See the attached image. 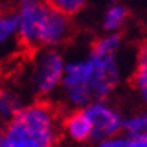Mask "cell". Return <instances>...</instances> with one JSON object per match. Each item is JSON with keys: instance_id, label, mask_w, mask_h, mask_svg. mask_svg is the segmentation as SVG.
I'll list each match as a JSON object with an SVG mask.
<instances>
[{"instance_id": "6da1fadb", "label": "cell", "mask_w": 147, "mask_h": 147, "mask_svg": "<svg viewBox=\"0 0 147 147\" xmlns=\"http://www.w3.org/2000/svg\"><path fill=\"white\" fill-rule=\"evenodd\" d=\"M17 38L32 50H57L71 36V18L59 12L51 3L24 0L14 12Z\"/></svg>"}, {"instance_id": "7a4b0ae2", "label": "cell", "mask_w": 147, "mask_h": 147, "mask_svg": "<svg viewBox=\"0 0 147 147\" xmlns=\"http://www.w3.org/2000/svg\"><path fill=\"white\" fill-rule=\"evenodd\" d=\"M59 135L57 111L48 102L36 101L5 123L2 147H56Z\"/></svg>"}, {"instance_id": "3957f363", "label": "cell", "mask_w": 147, "mask_h": 147, "mask_svg": "<svg viewBox=\"0 0 147 147\" xmlns=\"http://www.w3.org/2000/svg\"><path fill=\"white\" fill-rule=\"evenodd\" d=\"M123 38L120 33L104 35L93 42L86 56L90 65V87L96 99H108L122 80L119 51Z\"/></svg>"}, {"instance_id": "277c9868", "label": "cell", "mask_w": 147, "mask_h": 147, "mask_svg": "<svg viewBox=\"0 0 147 147\" xmlns=\"http://www.w3.org/2000/svg\"><path fill=\"white\" fill-rule=\"evenodd\" d=\"M66 60L59 50H38L30 71V87L38 98H48L60 89Z\"/></svg>"}, {"instance_id": "5b68a950", "label": "cell", "mask_w": 147, "mask_h": 147, "mask_svg": "<svg viewBox=\"0 0 147 147\" xmlns=\"http://www.w3.org/2000/svg\"><path fill=\"white\" fill-rule=\"evenodd\" d=\"M60 92L63 101L72 110H81L95 101L90 87V65L86 57L66 60Z\"/></svg>"}, {"instance_id": "8992f818", "label": "cell", "mask_w": 147, "mask_h": 147, "mask_svg": "<svg viewBox=\"0 0 147 147\" xmlns=\"http://www.w3.org/2000/svg\"><path fill=\"white\" fill-rule=\"evenodd\" d=\"M92 126V141L98 143L104 138L120 134L122 114L108 99H96L81 108Z\"/></svg>"}, {"instance_id": "52a82bcc", "label": "cell", "mask_w": 147, "mask_h": 147, "mask_svg": "<svg viewBox=\"0 0 147 147\" xmlns=\"http://www.w3.org/2000/svg\"><path fill=\"white\" fill-rule=\"evenodd\" d=\"M65 135L74 143L92 141V126L83 110H72L62 123Z\"/></svg>"}, {"instance_id": "ba28073f", "label": "cell", "mask_w": 147, "mask_h": 147, "mask_svg": "<svg viewBox=\"0 0 147 147\" xmlns=\"http://www.w3.org/2000/svg\"><path fill=\"white\" fill-rule=\"evenodd\" d=\"M129 18V9L122 3H111L104 11L102 15V29L107 32V35L111 33H120L125 27L126 21Z\"/></svg>"}, {"instance_id": "9c48e42d", "label": "cell", "mask_w": 147, "mask_h": 147, "mask_svg": "<svg viewBox=\"0 0 147 147\" xmlns=\"http://www.w3.org/2000/svg\"><path fill=\"white\" fill-rule=\"evenodd\" d=\"M24 105L26 102L18 90L12 87H0V119L5 123L21 111Z\"/></svg>"}, {"instance_id": "30bf717a", "label": "cell", "mask_w": 147, "mask_h": 147, "mask_svg": "<svg viewBox=\"0 0 147 147\" xmlns=\"http://www.w3.org/2000/svg\"><path fill=\"white\" fill-rule=\"evenodd\" d=\"M135 71H134V86L138 92L140 98L146 102L147 99V51L146 45L140 48L137 60H135Z\"/></svg>"}, {"instance_id": "8fae6325", "label": "cell", "mask_w": 147, "mask_h": 147, "mask_svg": "<svg viewBox=\"0 0 147 147\" xmlns=\"http://www.w3.org/2000/svg\"><path fill=\"white\" fill-rule=\"evenodd\" d=\"M120 134L126 138L147 137V116L146 113H137L122 120Z\"/></svg>"}, {"instance_id": "7c38bea8", "label": "cell", "mask_w": 147, "mask_h": 147, "mask_svg": "<svg viewBox=\"0 0 147 147\" xmlns=\"http://www.w3.org/2000/svg\"><path fill=\"white\" fill-rule=\"evenodd\" d=\"M17 38V18L14 12L0 11V48Z\"/></svg>"}, {"instance_id": "4fadbf2b", "label": "cell", "mask_w": 147, "mask_h": 147, "mask_svg": "<svg viewBox=\"0 0 147 147\" xmlns=\"http://www.w3.org/2000/svg\"><path fill=\"white\" fill-rule=\"evenodd\" d=\"M51 5L68 18L80 14L86 8V2H83V0H56Z\"/></svg>"}, {"instance_id": "5bb4252c", "label": "cell", "mask_w": 147, "mask_h": 147, "mask_svg": "<svg viewBox=\"0 0 147 147\" xmlns=\"http://www.w3.org/2000/svg\"><path fill=\"white\" fill-rule=\"evenodd\" d=\"M126 144H128V138L122 134H117V135L104 138L95 143V147H126Z\"/></svg>"}, {"instance_id": "9a60e30c", "label": "cell", "mask_w": 147, "mask_h": 147, "mask_svg": "<svg viewBox=\"0 0 147 147\" xmlns=\"http://www.w3.org/2000/svg\"><path fill=\"white\" fill-rule=\"evenodd\" d=\"M126 147H147V137L141 138H128Z\"/></svg>"}, {"instance_id": "2e32d148", "label": "cell", "mask_w": 147, "mask_h": 147, "mask_svg": "<svg viewBox=\"0 0 147 147\" xmlns=\"http://www.w3.org/2000/svg\"><path fill=\"white\" fill-rule=\"evenodd\" d=\"M3 129H5V122L0 119V140H2V135H3Z\"/></svg>"}, {"instance_id": "e0dca14e", "label": "cell", "mask_w": 147, "mask_h": 147, "mask_svg": "<svg viewBox=\"0 0 147 147\" xmlns=\"http://www.w3.org/2000/svg\"><path fill=\"white\" fill-rule=\"evenodd\" d=\"M0 147H2V140H0Z\"/></svg>"}]
</instances>
